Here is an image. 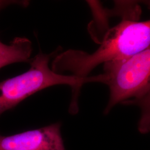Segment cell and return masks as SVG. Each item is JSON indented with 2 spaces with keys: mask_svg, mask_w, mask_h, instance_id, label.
<instances>
[{
  "mask_svg": "<svg viewBox=\"0 0 150 150\" xmlns=\"http://www.w3.org/2000/svg\"><path fill=\"white\" fill-rule=\"evenodd\" d=\"M21 5L23 6L24 4L27 5V2L25 1H4V0H0V11L2 9L5 8L6 7L11 5Z\"/></svg>",
  "mask_w": 150,
  "mask_h": 150,
  "instance_id": "cell-6",
  "label": "cell"
},
{
  "mask_svg": "<svg viewBox=\"0 0 150 150\" xmlns=\"http://www.w3.org/2000/svg\"><path fill=\"white\" fill-rule=\"evenodd\" d=\"M32 51V42L27 38H15L10 45L0 41V69L12 64L30 61Z\"/></svg>",
  "mask_w": 150,
  "mask_h": 150,
  "instance_id": "cell-5",
  "label": "cell"
},
{
  "mask_svg": "<svg viewBox=\"0 0 150 150\" xmlns=\"http://www.w3.org/2000/svg\"><path fill=\"white\" fill-rule=\"evenodd\" d=\"M50 57L49 54L40 52L31 59V67L27 72L0 82V116L35 93L57 85L72 87L73 96L70 106L77 107L78 96L83 84L101 81L100 75L79 77L57 74L49 67Z\"/></svg>",
  "mask_w": 150,
  "mask_h": 150,
  "instance_id": "cell-2",
  "label": "cell"
},
{
  "mask_svg": "<svg viewBox=\"0 0 150 150\" xmlns=\"http://www.w3.org/2000/svg\"><path fill=\"white\" fill-rule=\"evenodd\" d=\"M150 21L122 20L108 30L100 46L92 54L69 50L57 56L51 69L59 74L86 77L99 64L123 59L150 48Z\"/></svg>",
  "mask_w": 150,
  "mask_h": 150,
  "instance_id": "cell-1",
  "label": "cell"
},
{
  "mask_svg": "<svg viewBox=\"0 0 150 150\" xmlns=\"http://www.w3.org/2000/svg\"><path fill=\"white\" fill-rule=\"evenodd\" d=\"M106 77L105 84L109 86L110 95L105 113L116 105L134 98L137 101L147 102L150 93V50L127 58L105 63Z\"/></svg>",
  "mask_w": 150,
  "mask_h": 150,
  "instance_id": "cell-3",
  "label": "cell"
},
{
  "mask_svg": "<svg viewBox=\"0 0 150 150\" xmlns=\"http://www.w3.org/2000/svg\"><path fill=\"white\" fill-rule=\"evenodd\" d=\"M0 150H66L61 134V124L3 136L0 134Z\"/></svg>",
  "mask_w": 150,
  "mask_h": 150,
  "instance_id": "cell-4",
  "label": "cell"
}]
</instances>
